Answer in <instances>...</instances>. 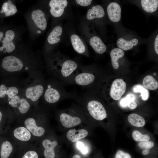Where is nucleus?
I'll use <instances>...</instances> for the list:
<instances>
[{"label": "nucleus", "instance_id": "1", "mask_svg": "<svg viewBox=\"0 0 158 158\" xmlns=\"http://www.w3.org/2000/svg\"><path fill=\"white\" fill-rule=\"evenodd\" d=\"M57 60L56 65L52 68L53 72L59 81L64 86L80 66L75 61L63 56L59 57Z\"/></svg>", "mask_w": 158, "mask_h": 158}, {"label": "nucleus", "instance_id": "2", "mask_svg": "<svg viewBox=\"0 0 158 158\" xmlns=\"http://www.w3.org/2000/svg\"><path fill=\"white\" fill-rule=\"evenodd\" d=\"M64 86L59 82L56 87L48 85L44 94V98L46 101L50 103H54L61 98L73 97L76 96L74 94L65 90L63 88Z\"/></svg>", "mask_w": 158, "mask_h": 158}, {"label": "nucleus", "instance_id": "3", "mask_svg": "<svg viewBox=\"0 0 158 158\" xmlns=\"http://www.w3.org/2000/svg\"><path fill=\"white\" fill-rule=\"evenodd\" d=\"M87 108L90 115L96 120L101 121L107 117L105 108L102 104L98 101L91 100L89 101Z\"/></svg>", "mask_w": 158, "mask_h": 158}, {"label": "nucleus", "instance_id": "4", "mask_svg": "<svg viewBox=\"0 0 158 158\" xmlns=\"http://www.w3.org/2000/svg\"><path fill=\"white\" fill-rule=\"evenodd\" d=\"M2 66L6 71L12 72L20 70L23 67V64L18 58L13 56H9L4 58Z\"/></svg>", "mask_w": 158, "mask_h": 158}, {"label": "nucleus", "instance_id": "5", "mask_svg": "<svg viewBox=\"0 0 158 158\" xmlns=\"http://www.w3.org/2000/svg\"><path fill=\"white\" fill-rule=\"evenodd\" d=\"M126 87V83L122 79H116L113 83L110 89L111 97L115 100H119L125 92Z\"/></svg>", "mask_w": 158, "mask_h": 158}, {"label": "nucleus", "instance_id": "6", "mask_svg": "<svg viewBox=\"0 0 158 158\" xmlns=\"http://www.w3.org/2000/svg\"><path fill=\"white\" fill-rule=\"evenodd\" d=\"M49 5L51 15L55 18H59L63 14L68 5V1L66 0H51Z\"/></svg>", "mask_w": 158, "mask_h": 158}, {"label": "nucleus", "instance_id": "7", "mask_svg": "<svg viewBox=\"0 0 158 158\" xmlns=\"http://www.w3.org/2000/svg\"><path fill=\"white\" fill-rule=\"evenodd\" d=\"M107 13L109 19L112 22H117L121 17V8L118 3L113 2L110 3L107 8Z\"/></svg>", "mask_w": 158, "mask_h": 158}, {"label": "nucleus", "instance_id": "8", "mask_svg": "<svg viewBox=\"0 0 158 158\" xmlns=\"http://www.w3.org/2000/svg\"><path fill=\"white\" fill-rule=\"evenodd\" d=\"M10 104L12 107L18 108L20 112L23 114L27 112L30 107L29 102L25 98H21L17 95L11 99Z\"/></svg>", "mask_w": 158, "mask_h": 158}, {"label": "nucleus", "instance_id": "9", "mask_svg": "<svg viewBox=\"0 0 158 158\" xmlns=\"http://www.w3.org/2000/svg\"><path fill=\"white\" fill-rule=\"evenodd\" d=\"M60 119L62 125L66 128H70L80 124L81 119L79 117L73 116L66 112L61 113L60 115Z\"/></svg>", "mask_w": 158, "mask_h": 158}, {"label": "nucleus", "instance_id": "10", "mask_svg": "<svg viewBox=\"0 0 158 158\" xmlns=\"http://www.w3.org/2000/svg\"><path fill=\"white\" fill-rule=\"evenodd\" d=\"M31 17L37 26L42 30H45L47 23L44 12L41 10L37 9L31 13Z\"/></svg>", "mask_w": 158, "mask_h": 158}, {"label": "nucleus", "instance_id": "11", "mask_svg": "<svg viewBox=\"0 0 158 158\" xmlns=\"http://www.w3.org/2000/svg\"><path fill=\"white\" fill-rule=\"evenodd\" d=\"M24 124L26 128L35 136L40 137L44 133V128L37 126L35 120L33 118L27 119L24 122Z\"/></svg>", "mask_w": 158, "mask_h": 158}, {"label": "nucleus", "instance_id": "12", "mask_svg": "<svg viewBox=\"0 0 158 158\" xmlns=\"http://www.w3.org/2000/svg\"><path fill=\"white\" fill-rule=\"evenodd\" d=\"M44 91V86L42 85L39 84L27 88L25 92V96L27 98L35 102L42 95Z\"/></svg>", "mask_w": 158, "mask_h": 158}, {"label": "nucleus", "instance_id": "13", "mask_svg": "<svg viewBox=\"0 0 158 158\" xmlns=\"http://www.w3.org/2000/svg\"><path fill=\"white\" fill-rule=\"evenodd\" d=\"M70 40L73 49L77 53L87 56L86 47L78 35L75 34L72 35L70 37Z\"/></svg>", "mask_w": 158, "mask_h": 158}, {"label": "nucleus", "instance_id": "14", "mask_svg": "<svg viewBox=\"0 0 158 158\" xmlns=\"http://www.w3.org/2000/svg\"><path fill=\"white\" fill-rule=\"evenodd\" d=\"M14 31L11 30L6 31L5 34V37L3 38L2 41L3 43L2 47L4 49H6V51L8 53L13 51L15 48L13 40L15 37Z\"/></svg>", "mask_w": 158, "mask_h": 158}, {"label": "nucleus", "instance_id": "15", "mask_svg": "<svg viewBox=\"0 0 158 158\" xmlns=\"http://www.w3.org/2000/svg\"><path fill=\"white\" fill-rule=\"evenodd\" d=\"M88 134L87 131L84 129L76 130L75 129H71L67 132V138L72 142H75L86 137Z\"/></svg>", "mask_w": 158, "mask_h": 158}, {"label": "nucleus", "instance_id": "16", "mask_svg": "<svg viewBox=\"0 0 158 158\" xmlns=\"http://www.w3.org/2000/svg\"><path fill=\"white\" fill-rule=\"evenodd\" d=\"M89 43L91 47L97 53L102 54L107 50V47L101 39L98 36L92 37L90 40Z\"/></svg>", "mask_w": 158, "mask_h": 158}, {"label": "nucleus", "instance_id": "17", "mask_svg": "<svg viewBox=\"0 0 158 158\" xmlns=\"http://www.w3.org/2000/svg\"><path fill=\"white\" fill-rule=\"evenodd\" d=\"M105 15V12L102 7L99 5H94L89 9L87 12L86 18L89 20L95 18H103Z\"/></svg>", "mask_w": 158, "mask_h": 158}, {"label": "nucleus", "instance_id": "18", "mask_svg": "<svg viewBox=\"0 0 158 158\" xmlns=\"http://www.w3.org/2000/svg\"><path fill=\"white\" fill-rule=\"evenodd\" d=\"M57 144L56 141L51 142L48 139H45L43 141L42 145L45 148L44 154L46 158H55L54 148Z\"/></svg>", "mask_w": 158, "mask_h": 158}, {"label": "nucleus", "instance_id": "19", "mask_svg": "<svg viewBox=\"0 0 158 158\" xmlns=\"http://www.w3.org/2000/svg\"><path fill=\"white\" fill-rule=\"evenodd\" d=\"M63 32V28L61 26H57L55 27L48 37V43L50 44H54L59 42Z\"/></svg>", "mask_w": 158, "mask_h": 158}, {"label": "nucleus", "instance_id": "20", "mask_svg": "<svg viewBox=\"0 0 158 158\" xmlns=\"http://www.w3.org/2000/svg\"><path fill=\"white\" fill-rule=\"evenodd\" d=\"M138 40L137 38L133 39L130 41H127L121 38H119L116 42L118 47L122 50L127 51L132 49L133 46L138 43Z\"/></svg>", "mask_w": 158, "mask_h": 158}, {"label": "nucleus", "instance_id": "21", "mask_svg": "<svg viewBox=\"0 0 158 158\" xmlns=\"http://www.w3.org/2000/svg\"><path fill=\"white\" fill-rule=\"evenodd\" d=\"M13 135L18 139L24 141L29 140L31 136L30 131L26 128L23 127H20L15 129Z\"/></svg>", "mask_w": 158, "mask_h": 158}, {"label": "nucleus", "instance_id": "22", "mask_svg": "<svg viewBox=\"0 0 158 158\" xmlns=\"http://www.w3.org/2000/svg\"><path fill=\"white\" fill-rule=\"evenodd\" d=\"M124 55L123 51L121 49L115 48L110 52V56L111 58L112 66L115 69H117L119 66L118 62V59L122 57Z\"/></svg>", "mask_w": 158, "mask_h": 158}, {"label": "nucleus", "instance_id": "23", "mask_svg": "<svg viewBox=\"0 0 158 158\" xmlns=\"http://www.w3.org/2000/svg\"><path fill=\"white\" fill-rule=\"evenodd\" d=\"M141 3L144 10L148 13L154 12L158 7L157 0H142Z\"/></svg>", "mask_w": 158, "mask_h": 158}, {"label": "nucleus", "instance_id": "24", "mask_svg": "<svg viewBox=\"0 0 158 158\" xmlns=\"http://www.w3.org/2000/svg\"><path fill=\"white\" fill-rule=\"evenodd\" d=\"M128 120L131 125L135 127H142L145 124V121L144 118L136 114L133 113L129 114L128 117Z\"/></svg>", "mask_w": 158, "mask_h": 158}, {"label": "nucleus", "instance_id": "25", "mask_svg": "<svg viewBox=\"0 0 158 158\" xmlns=\"http://www.w3.org/2000/svg\"><path fill=\"white\" fill-rule=\"evenodd\" d=\"M17 11L16 6L11 1L8 0L3 4L0 12L1 13H4L6 16H8L14 15Z\"/></svg>", "mask_w": 158, "mask_h": 158}, {"label": "nucleus", "instance_id": "26", "mask_svg": "<svg viewBox=\"0 0 158 158\" xmlns=\"http://www.w3.org/2000/svg\"><path fill=\"white\" fill-rule=\"evenodd\" d=\"M142 83L146 88L151 90H154L158 87V83L157 80L152 76L148 75L143 79Z\"/></svg>", "mask_w": 158, "mask_h": 158}, {"label": "nucleus", "instance_id": "27", "mask_svg": "<svg viewBox=\"0 0 158 158\" xmlns=\"http://www.w3.org/2000/svg\"><path fill=\"white\" fill-rule=\"evenodd\" d=\"M13 146L10 142L5 141L2 144L0 151L1 158H8L13 151Z\"/></svg>", "mask_w": 158, "mask_h": 158}, {"label": "nucleus", "instance_id": "28", "mask_svg": "<svg viewBox=\"0 0 158 158\" xmlns=\"http://www.w3.org/2000/svg\"><path fill=\"white\" fill-rule=\"evenodd\" d=\"M132 137L134 140L139 142L148 141L150 139V136L148 135H142L137 130L133 131L132 133Z\"/></svg>", "mask_w": 158, "mask_h": 158}, {"label": "nucleus", "instance_id": "29", "mask_svg": "<svg viewBox=\"0 0 158 158\" xmlns=\"http://www.w3.org/2000/svg\"><path fill=\"white\" fill-rule=\"evenodd\" d=\"M135 97L132 94H128L124 98L122 99L120 102L121 105L123 107L128 106L129 103L131 101H135Z\"/></svg>", "mask_w": 158, "mask_h": 158}, {"label": "nucleus", "instance_id": "30", "mask_svg": "<svg viewBox=\"0 0 158 158\" xmlns=\"http://www.w3.org/2000/svg\"><path fill=\"white\" fill-rule=\"evenodd\" d=\"M18 90L16 87L12 86L7 88L6 92V95L9 99H11L18 93Z\"/></svg>", "mask_w": 158, "mask_h": 158}, {"label": "nucleus", "instance_id": "31", "mask_svg": "<svg viewBox=\"0 0 158 158\" xmlns=\"http://www.w3.org/2000/svg\"><path fill=\"white\" fill-rule=\"evenodd\" d=\"M138 145L141 147L148 149L153 147L154 144L153 142L147 141L140 142Z\"/></svg>", "mask_w": 158, "mask_h": 158}, {"label": "nucleus", "instance_id": "32", "mask_svg": "<svg viewBox=\"0 0 158 158\" xmlns=\"http://www.w3.org/2000/svg\"><path fill=\"white\" fill-rule=\"evenodd\" d=\"M76 147L80 150L82 154H85L88 152V151L87 147L83 142L80 141L77 142Z\"/></svg>", "mask_w": 158, "mask_h": 158}, {"label": "nucleus", "instance_id": "33", "mask_svg": "<svg viewBox=\"0 0 158 158\" xmlns=\"http://www.w3.org/2000/svg\"><path fill=\"white\" fill-rule=\"evenodd\" d=\"M115 158H131L128 154L124 152L121 150H118L116 154Z\"/></svg>", "mask_w": 158, "mask_h": 158}, {"label": "nucleus", "instance_id": "34", "mask_svg": "<svg viewBox=\"0 0 158 158\" xmlns=\"http://www.w3.org/2000/svg\"><path fill=\"white\" fill-rule=\"evenodd\" d=\"M22 158H38V155L35 151H30L26 152Z\"/></svg>", "mask_w": 158, "mask_h": 158}, {"label": "nucleus", "instance_id": "35", "mask_svg": "<svg viewBox=\"0 0 158 158\" xmlns=\"http://www.w3.org/2000/svg\"><path fill=\"white\" fill-rule=\"evenodd\" d=\"M76 3L82 6H87L90 5L91 3L92 0H76Z\"/></svg>", "mask_w": 158, "mask_h": 158}, {"label": "nucleus", "instance_id": "36", "mask_svg": "<svg viewBox=\"0 0 158 158\" xmlns=\"http://www.w3.org/2000/svg\"><path fill=\"white\" fill-rule=\"evenodd\" d=\"M146 89L142 85H137L133 87V91L135 92L142 93L145 91Z\"/></svg>", "mask_w": 158, "mask_h": 158}, {"label": "nucleus", "instance_id": "37", "mask_svg": "<svg viewBox=\"0 0 158 158\" xmlns=\"http://www.w3.org/2000/svg\"><path fill=\"white\" fill-rule=\"evenodd\" d=\"M7 88L4 85L0 86V97H4L6 95V92Z\"/></svg>", "mask_w": 158, "mask_h": 158}, {"label": "nucleus", "instance_id": "38", "mask_svg": "<svg viewBox=\"0 0 158 158\" xmlns=\"http://www.w3.org/2000/svg\"><path fill=\"white\" fill-rule=\"evenodd\" d=\"M149 91L147 89L143 92L141 93V96L143 100L145 101L147 100L149 96Z\"/></svg>", "mask_w": 158, "mask_h": 158}, {"label": "nucleus", "instance_id": "39", "mask_svg": "<svg viewBox=\"0 0 158 158\" xmlns=\"http://www.w3.org/2000/svg\"><path fill=\"white\" fill-rule=\"evenodd\" d=\"M128 106L130 109H133L136 107L137 104L135 101H133L129 103Z\"/></svg>", "mask_w": 158, "mask_h": 158}, {"label": "nucleus", "instance_id": "40", "mask_svg": "<svg viewBox=\"0 0 158 158\" xmlns=\"http://www.w3.org/2000/svg\"><path fill=\"white\" fill-rule=\"evenodd\" d=\"M154 47L155 52L158 54V35L156 36L154 40Z\"/></svg>", "mask_w": 158, "mask_h": 158}, {"label": "nucleus", "instance_id": "41", "mask_svg": "<svg viewBox=\"0 0 158 158\" xmlns=\"http://www.w3.org/2000/svg\"><path fill=\"white\" fill-rule=\"evenodd\" d=\"M149 153V151L147 149L144 150L142 152V154L144 155H146Z\"/></svg>", "mask_w": 158, "mask_h": 158}, {"label": "nucleus", "instance_id": "42", "mask_svg": "<svg viewBox=\"0 0 158 158\" xmlns=\"http://www.w3.org/2000/svg\"><path fill=\"white\" fill-rule=\"evenodd\" d=\"M72 158H81V157L79 155L75 154L73 157Z\"/></svg>", "mask_w": 158, "mask_h": 158}, {"label": "nucleus", "instance_id": "43", "mask_svg": "<svg viewBox=\"0 0 158 158\" xmlns=\"http://www.w3.org/2000/svg\"><path fill=\"white\" fill-rule=\"evenodd\" d=\"M3 35V33L1 32H0V41L1 40Z\"/></svg>", "mask_w": 158, "mask_h": 158}, {"label": "nucleus", "instance_id": "44", "mask_svg": "<svg viewBox=\"0 0 158 158\" xmlns=\"http://www.w3.org/2000/svg\"><path fill=\"white\" fill-rule=\"evenodd\" d=\"M2 117V114L1 112L0 111V122L1 119Z\"/></svg>", "mask_w": 158, "mask_h": 158}, {"label": "nucleus", "instance_id": "45", "mask_svg": "<svg viewBox=\"0 0 158 158\" xmlns=\"http://www.w3.org/2000/svg\"><path fill=\"white\" fill-rule=\"evenodd\" d=\"M3 48L2 47H0V50L1 51H2L3 50Z\"/></svg>", "mask_w": 158, "mask_h": 158}, {"label": "nucleus", "instance_id": "46", "mask_svg": "<svg viewBox=\"0 0 158 158\" xmlns=\"http://www.w3.org/2000/svg\"><path fill=\"white\" fill-rule=\"evenodd\" d=\"M41 32V31L39 30L37 31V33H40Z\"/></svg>", "mask_w": 158, "mask_h": 158}, {"label": "nucleus", "instance_id": "47", "mask_svg": "<svg viewBox=\"0 0 158 158\" xmlns=\"http://www.w3.org/2000/svg\"><path fill=\"white\" fill-rule=\"evenodd\" d=\"M6 52V50H4V53H5Z\"/></svg>", "mask_w": 158, "mask_h": 158}]
</instances>
